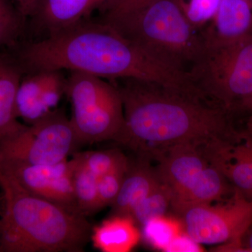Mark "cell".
I'll use <instances>...</instances> for the list:
<instances>
[{"mask_svg":"<svg viewBox=\"0 0 252 252\" xmlns=\"http://www.w3.org/2000/svg\"><path fill=\"white\" fill-rule=\"evenodd\" d=\"M122 97L125 131L120 142L142 154L174 146L238 143L230 112L200 94L137 79L114 80Z\"/></svg>","mask_w":252,"mask_h":252,"instance_id":"1","label":"cell"},{"mask_svg":"<svg viewBox=\"0 0 252 252\" xmlns=\"http://www.w3.org/2000/svg\"><path fill=\"white\" fill-rule=\"evenodd\" d=\"M129 162L118 167L115 170L98 179L97 183V211L115 201L120 191Z\"/></svg>","mask_w":252,"mask_h":252,"instance_id":"24","label":"cell"},{"mask_svg":"<svg viewBox=\"0 0 252 252\" xmlns=\"http://www.w3.org/2000/svg\"><path fill=\"white\" fill-rule=\"evenodd\" d=\"M248 112H251V116L250 117V119L252 120V104L250 106V109H249Z\"/></svg>","mask_w":252,"mask_h":252,"instance_id":"30","label":"cell"},{"mask_svg":"<svg viewBox=\"0 0 252 252\" xmlns=\"http://www.w3.org/2000/svg\"><path fill=\"white\" fill-rule=\"evenodd\" d=\"M210 162L190 188L172 202L171 206L177 213L180 215L186 209L194 205H209L228 193V180L217 165Z\"/></svg>","mask_w":252,"mask_h":252,"instance_id":"18","label":"cell"},{"mask_svg":"<svg viewBox=\"0 0 252 252\" xmlns=\"http://www.w3.org/2000/svg\"><path fill=\"white\" fill-rule=\"evenodd\" d=\"M70 119L56 109L18 134L0 141V157L36 165L68 159L79 145Z\"/></svg>","mask_w":252,"mask_h":252,"instance_id":"7","label":"cell"},{"mask_svg":"<svg viewBox=\"0 0 252 252\" xmlns=\"http://www.w3.org/2000/svg\"><path fill=\"white\" fill-rule=\"evenodd\" d=\"M73 187L78 210L86 217L97 212L98 179L91 174L81 162L77 154H73Z\"/></svg>","mask_w":252,"mask_h":252,"instance_id":"19","label":"cell"},{"mask_svg":"<svg viewBox=\"0 0 252 252\" xmlns=\"http://www.w3.org/2000/svg\"><path fill=\"white\" fill-rule=\"evenodd\" d=\"M84 166L97 179L128 162L118 150L98 151L77 153Z\"/></svg>","mask_w":252,"mask_h":252,"instance_id":"23","label":"cell"},{"mask_svg":"<svg viewBox=\"0 0 252 252\" xmlns=\"http://www.w3.org/2000/svg\"><path fill=\"white\" fill-rule=\"evenodd\" d=\"M251 1H252V0H251Z\"/></svg>","mask_w":252,"mask_h":252,"instance_id":"31","label":"cell"},{"mask_svg":"<svg viewBox=\"0 0 252 252\" xmlns=\"http://www.w3.org/2000/svg\"><path fill=\"white\" fill-rule=\"evenodd\" d=\"M182 233L172 243L167 252H199L200 244L194 241L187 233Z\"/></svg>","mask_w":252,"mask_h":252,"instance_id":"27","label":"cell"},{"mask_svg":"<svg viewBox=\"0 0 252 252\" xmlns=\"http://www.w3.org/2000/svg\"><path fill=\"white\" fill-rule=\"evenodd\" d=\"M171 202V190L160 181L157 188L134 207L129 217L142 225L154 217L165 215Z\"/></svg>","mask_w":252,"mask_h":252,"instance_id":"21","label":"cell"},{"mask_svg":"<svg viewBox=\"0 0 252 252\" xmlns=\"http://www.w3.org/2000/svg\"><path fill=\"white\" fill-rule=\"evenodd\" d=\"M110 1L39 0L30 18L36 31L48 36L89 20L94 11H102Z\"/></svg>","mask_w":252,"mask_h":252,"instance_id":"12","label":"cell"},{"mask_svg":"<svg viewBox=\"0 0 252 252\" xmlns=\"http://www.w3.org/2000/svg\"><path fill=\"white\" fill-rule=\"evenodd\" d=\"M185 233L200 245H218L232 252L252 223V199L234 191L223 205L189 207L180 214Z\"/></svg>","mask_w":252,"mask_h":252,"instance_id":"8","label":"cell"},{"mask_svg":"<svg viewBox=\"0 0 252 252\" xmlns=\"http://www.w3.org/2000/svg\"><path fill=\"white\" fill-rule=\"evenodd\" d=\"M129 216L114 215L92 228L94 248L104 252H129L138 245L141 233Z\"/></svg>","mask_w":252,"mask_h":252,"instance_id":"16","label":"cell"},{"mask_svg":"<svg viewBox=\"0 0 252 252\" xmlns=\"http://www.w3.org/2000/svg\"><path fill=\"white\" fill-rule=\"evenodd\" d=\"M154 155L160 160L158 175L171 190L172 202L190 188L210 163L205 146L195 144H179Z\"/></svg>","mask_w":252,"mask_h":252,"instance_id":"11","label":"cell"},{"mask_svg":"<svg viewBox=\"0 0 252 252\" xmlns=\"http://www.w3.org/2000/svg\"><path fill=\"white\" fill-rule=\"evenodd\" d=\"M65 94L72 104L70 122L79 144L120 142L125 131V116L122 97L114 84L72 71Z\"/></svg>","mask_w":252,"mask_h":252,"instance_id":"6","label":"cell"},{"mask_svg":"<svg viewBox=\"0 0 252 252\" xmlns=\"http://www.w3.org/2000/svg\"><path fill=\"white\" fill-rule=\"evenodd\" d=\"M204 41L229 44L252 36L251 0H221L207 30L201 31Z\"/></svg>","mask_w":252,"mask_h":252,"instance_id":"13","label":"cell"},{"mask_svg":"<svg viewBox=\"0 0 252 252\" xmlns=\"http://www.w3.org/2000/svg\"><path fill=\"white\" fill-rule=\"evenodd\" d=\"M38 1L39 0H13L15 6L25 19L31 17Z\"/></svg>","mask_w":252,"mask_h":252,"instance_id":"28","label":"cell"},{"mask_svg":"<svg viewBox=\"0 0 252 252\" xmlns=\"http://www.w3.org/2000/svg\"><path fill=\"white\" fill-rule=\"evenodd\" d=\"M212 163L223 172L235 191L252 199V137H243L222 149Z\"/></svg>","mask_w":252,"mask_h":252,"instance_id":"15","label":"cell"},{"mask_svg":"<svg viewBox=\"0 0 252 252\" xmlns=\"http://www.w3.org/2000/svg\"><path fill=\"white\" fill-rule=\"evenodd\" d=\"M23 75L14 55L0 53V141L16 135L27 126L18 121L15 112L16 94Z\"/></svg>","mask_w":252,"mask_h":252,"instance_id":"14","label":"cell"},{"mask_svg":"<svg viewBox=\"0 0 252 252\" xmlns=\"http://www.w3.org/2000/svg\"><path fill=\"white\" fill-rule=\"evenodd\" d=\"M204 43L189 72L193 85L231 114L248 112L252 104V36L229 44Z\"/></svg>","mask_w":252,"mask_h":252,"instance_id":"5","label":"cell"},{"mask_svg":"<svg viewBox=\"0 0 252 252\" xmlns=\"http://www.w3.org/2000/svg\"><path fill=\"white\" fill-rule=\"evenodd\" d=\"M25 20L11 0H0V49L16 44Z\"/></svg>","mask_w":252,"mask_h":252,"instance_id":"22","label":"cell"},{"mask_svg":"<svg viewBox=\"0 0 252 252\" xmlns=\"http://www.w3.org/2000/svg\"><path fill=\"white\" fill-rule=\"evenodd\" d=\"M0 188V252L84 251L92 232L86 217L28 193L1 173Z\"/></svg>","mask_w":252,"mask_h":252,"instance_id":"3","label":"cell"},{"mask_svg":"<svg viewBox=\"0 0 252 252\" xmlns=\"http://www.w3.org/2000/svg\"><path fill=\"white\" fill-rule=\"evenodd\" d=\"M232 252H252V223L244 233L240 243Z\"/></svg>","mask_w":252,"mask_h":252,"instance_id":"29","label":"cell"},{"mask_svg":"<svg viewBox=\"0 0 252 252\" xmlns=\"http://www.w3.org/2000/svg\"><path fill=\"white\" fill-rule=\"evenodd\" d=\"M73 169L72 158L54 165H36L0 157V173L28 193L81 215L74 196Z\"/></svg>","mask_w":252,"mask_h":252,"instance_id":"9","label":"cell"},{"mask_svg":"<svg viewBox=\"0 0 252 252\" xmlns=\"http://www.w3.org/2000/svg\"><path fill=\"white\" fill-rule=\"evenodd\" d=\"M146 241L157 250L167 251L183 232V223L165 215L154 217L142 225Z\"/></svg>","mask_w":252,"mask_h":252,"instance_id":"20","label":"cell"},{"mask_svg":"<svg viewBox=\"0 0 252 252\" xmlns=\"http://www.w3.org/2000/svg\"><path fill=\"white\" fill-rule=\"evenodd\" d=\"M106 23L160 62L187 74L205 46L201 32L186 15L184 0H154L134 14Z\"/></svg>","mask_w":252,"mask_h":252,"instance_id":"4","label":"cell"},{"mask_svg":"<svg viewBox=\"0 0 252 252\" xmlns=\"http://www.w3.org/2000/svg\"><path fill=\"white\" fill-rule=\"evenodd\" d=\"M14 56L24 74L67 69L102 79L130 78L185 92L195 91L189 74L160 62L103 21L86 20L27 43Z\"/></svg>","mask_w":252,"mask_h":252,"instance_id":"2","label":"cell"},{"mask_svg":"<svg viewBox=\"0 0 252 252\" xmlns=\"http://www.w3.org/2000/svg\"><path fill=\"white\" fill-rule=\"evenodd\" d=\"M160 183L158 175L144 162L129 165L120 191L112 204L114 215L129 216L134 207Z\"/></svg>","mask_w":252,"mask_h":252,"instance_id":"17","label":"cell"},{"mask_svg":"<svg viewBox=\"0 0 252 252\" xmlns=\"http://www.w3.org/2000/svg\"><path fill=\"white\" fill-rule=\"evenodd\" d=\"M67 77L61 69H42L24 74L15 101L18 119L28 126L40 120L57 109L66 94Z\"/></svg>","mask_w":252,"mask_h":252,"instance_id":"10","label":"cell"},{"mask_svg":"<svg viewBox=\"0 0 252 252\" xmlns=\"http://www.w3.org/2000/svg\"><path fill=\"white\" fill-rule=\"evenodd\" d=\"M221 0H184L187 18L197 29L202 28L213 19Z\"/></svg>","mask_w":252,"mask_h":252,"instance_id":"25","label":"cell"},{"mask_svg":"<svg viewBox=\"0 0 252 252\" xmlns=\"http://www.w3.org/2000/svg\"><path fill=\"white\" fill-rule=\"evenodd\" d=\"M154 0H111L102 10L106 22L117 21L142 9Z\"/></svg>","mask_w":252,"mask_h":252,"instance_id":"26","label":"cell"}]
</instances>
